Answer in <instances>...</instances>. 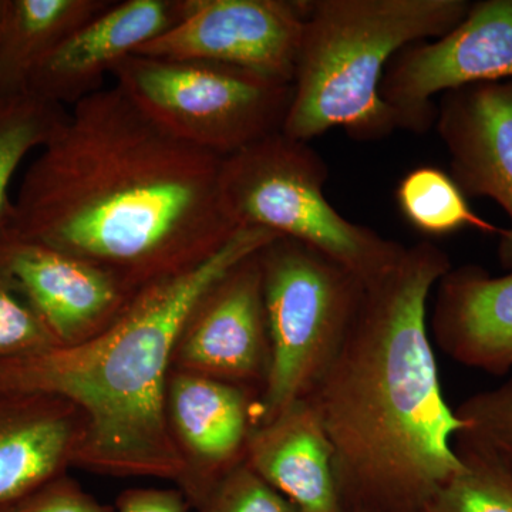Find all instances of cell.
I'll return each mask as SVG.
<instances>
[{"label": "cell", "instance_id": "obj_1", "mask_svg": "<svg viewBox=\"0 0 512 512\" xmlns=\"http://www.w3.org/2000/svg\"><path fill=\"white\" fill-rule=\"evenodd\" d=\"M224 158L175 137L117 86L74 104L23 174L2 237L86 259L140 292L239 231Z\"/></svg>", "mask_w": 512, "mask_h": 512}, {"label": "cell", "instance_id": "obj_17", "mask_svg": "<svg viewBox=\"0 0 512 512\" xmlns=\"http://www.w3.org/2000/svg\"><path fill=\"white\" fill-rule=\"evenodd\" d=\"M83 430L66 400L0 390V503L66 474Z\"/></svg>", "mask_w": 512, "mask_h": 512}, {"label": "cell", "instance_id": "obj_24", "mask_svg": "<svg viewBox=\"0 0 512 512\" xmlns=\"http://www.w3.org/2000/svg\"><path fill=\"white\" fill-rule=\"evenodd\" d=\"M60 346L32 308L0 278V360Z\"/></svg>", "mask_w": 512, "mask_h": 512}, {"label": "cell", "instance_id": "obj_16", "mask_svg": "<svg viewBox=\"0 0 512 512\" xmlns=\"http://www.w3.org/2000/svg\"><path fill=\"white\" fill-rule=\"evenodd\" d=\"M245 463L303 512H345L333 448L309 397L255 427Z\"/></svg>", "mask_w": 512, "mask_h": 512}, {"label": "cell", "instance_id": "obj_9", "mask_svg": "<svg viewBox=\"0 0 512 512\" xmlns=\"http://www.w3.org/2000/svg\"><path fill=\"white\" fill-rule=\"evenodd\" d=\"M309 0H188L183 20L136 55L231 64L292 84Z\"/></svg>", "mask_w": 512, "mask_h": 512}, {"label": "cell", "instance_id": "obj_22", "mask_svg": "<svg viewBox=\"0 0 512 512\" xmlns=\"http://www.w3.org/2000/svg\"><path fill=\"white\" fill-rule=\"evenodd\" d=\"M454 410L464 423L456 439L491 458L512 480V377L473 394Z\"/></svg>", "mask_w": 512, "mask_h": 512}, {"label": "cell", "instance_id": "obj_6", "mask_svg": "<svg viewBox=\"0 0 512 512\" xmlns=\"http://www.w3.org/2000/svg\"><path fill=\"white\" fill-rule=\"evenodd\" d=\"M271 369L258 400V424L312 393L338 355L366 285L345 265L295 239L259 251Z\"/></svg>", "mask_w": 512, "mask_h": 512}, {"label": "cell", "instance_id": "obj_19", "mask_svg": "<svg viewBox=\"0 0 512 512\" xmlns=\"http://www.w3.org/2000/svg\"><path fill=\"white\" fill-rule=\"evenodd\" d=\"M396 201L404 220L427 237H447L466 228L498 237L504 232L477 215L454 178L434 165H419L404 175Z\"/></svg>", "mask_w": 512, "mask_h": 512}, {"label": "cell", "instance_id": "obj_12", "mask_svg": "<svg viewBox=\"0 0 512 512\" xmlns=\"http://www.w3.org/2000/svg\"><path fill=\"white\" fill-rule=\"evenodd\" d=\"M259 393L194 373L171 375L168 423L187 464L181 491L195 508L222 478L245 463L258 426Z\"/></svg>", "mask_w": 512, "mask_h": 512}, {"label": "cell", "instance_id": "obj_14", "mask_svg": "<svg viewBox=\"0 0 512 512\" xmlns=\"http://www.w3.org/2000/svg\"><path fill=\"white\" fill-rule=\"evenodd\" d=\"M188 0H113L63 40L33 74L29 93L64 107L100 92L104 77L183 20Z\"/></svg>", "mask_w": 512, "mask_h": 512}, {"label": "cell", "instance_id": "obj_3", "mask_svg": "<svg viewBox=\"0 0 512 512\" xmlns=\"http://www.w3.org/2000/svg\"><path fill=\"white\" fill-rule=\"evenodd\" d=\"M275 238L241 228L207 261L141 289L94 338L0 360V390L59 397L79 409L84 430L74 466L183 487L187 464L167 414L178 340L205 293Z\"/></svg>", "mask_w": 512, "mask_h": 512}, {"label": "cell", "instance_id": "obj_7", "mask_svg": "<svg viewBox=\"0 0 512 512\" xmlns=\"http://www.w3.org/2000/svg\"><path fill=\"white\" fill-rule=\"evenodd\" d=\"M111 76L165 130L224 160L282 133L293 93L292 84L207 60L133 55Z\"/></svg>", "mask_w": 512, "mask_h": 512}, {"label": "cell", "instance_id": "obj_11", "mask_svg": "<svg viewBox=\"0 0 512 512\" xmlns=\"http://www.w3.org/2000/svg\"><path fill=\"white\" fill-rule=\"evenodd\" d=\"M0 278L28 303L60 346L99 335L138 293L86 259L2 235Z\"/></svg>", "mask_w": 512, "mask_h": 512}, {"label": "cell", "instance_id": "obj_5", "mask_svg": "<svg viewBox=\"0 0 512 512\" xmlns=\"http://www.w3.org/2000/svg\"><path fill=\"white\" fill-rule=\"evenodd\" d=\"M328 178V164L311 144L276 133L225 158L221 187L238 228L266 229L319 249L369 284L406 247L343 217L326 198Z\"/></svg>", "mask_w": 512, "mask_h": 512}, {"label": "cell", "instance_id": "obj_10", "mask_svg": "<svg viewBox=\"0 0 512 512\" xmlns=\"http://www.w3.org/2000/svg\"><path fill=\"white\" fill-rule=\"evenodd\" d=\"M259 251L222 276L195 306L175 349L174 370L261 396L271 369V340Z\"/></svg>", "mask_w": 512, "mask_h": 512}, {"label": "cell", "instance_id": "obj_13", "mask_svg": "<svg viewBox=\"0 0 512 512\" xmlns=\"http://www.w3.org/2000/svg\"><path fill=\"white\" fill-rule=\"evenodd\" d=\"M437 131L450 156V175L470 197H487L507 214L498 261L512 271V80L441 94Z\"/></svg>", "mask_w": 512, "mask_h": 512}, {"label": "cell", "instance_id": "obj_2", "mask_svg": "<svg viewBox=\"0 0 512 512\" xmlns=\"http://www.w3.org/2000/svg\"><path fill=\"white\" fill-rule=\"evenodd\" d=\"M450 256L430 241L366 284L338 355L313 387L345 512H424L464 468L463 420L446 402L429 301Z\"/></svg>", "mask_w": 512, "mask_h": 512}, {"label": "cell", "instance_id": "obj_25", "mask_svg": "<svg viewBox=\"0 0 512 512\" xmlns=\"http://www.w3.org/2000/svg\"><path fill=\"white\" fill-rule=\"evenodd\" d=\"M0 512H116L66 474L0 503Z\"/></svg>", "mask_w": 512, "mask_h": 512}, {"label": "cell", "instance_id": "obj_20", "mask_svg": "<svg viewBox=\"0 0 512 512\" xmlns=\"http://www.w3.org/2000/svg\"><path fill=\"white\" fill-rule=\"evenodd\" d=\"M67 110L37 97L0 99V227L10 205L9 190L26 157L45 146L66 119Z\"/></svg>", "mask_w": 512, "mask_h": 512}, {"label": "cell", "instance_id": "obj_26", "mask_svg": "<svg viewBox=\"0 0 512 512\" xmlns=\"http://www.w3.org/2000/svg\"><path fill=\"white\" fill-rule=\"evenodd\" d=\"M187 498L181 490L131 488L117 498L116 512H188Z\"/></svg>", "mask_w": 512, "mask_h": 512}, {"label": "cell", "instance_id": "obj_8", "mask_svg": "<svg viewBox=\"0 0 512 512\" xmlns=\"http://www.w3.org/2000/svg\"><path fill=\"white\" fill-rule=\"evenodd\" d=\"M503 80H512V0H481L446 35L397 52L384 70L380 97L397 128L426 134L436 126L437 96Z\"/></svg>", "mask_w": 512, "mask_h": 512}, {"label": "cell", "instance_id": "obj_18", "mask_svg": "<svg viewBox=\"0 0 512 512\" xmlns=\"http://www.w3.org/2000/svg\"><path fill=\"white\" fill-rule=\"evenodd\" d=\"M113 0H0V99L29 96L40 64Z\"/></svg>", "mask_w": 512, "mask_h": 512}, {"label": "cell", "instance_id": "obj_23", "mask_svg": "<svg viewBox=\"0 0 512 512\" xmlns=\"http://www.w3.org/2000/svg\"><path fill=\"white\" fill-rule=\"evenodd\" d=\"M198 512H303L242 463L215 485Z\"/></svg>", "mask_w": 512, "mask_h": 512}, {"label": "cell", "instance_id": "obj_4", "mask_svg": "<svg viewBox=\"0 0 512 512\" xmlns=\"http://www.w3.org/2000/svg\"><path fill=\"white\" fill-rule=\"evenodd\" d=\"M468 0H309L285 136L309 141L343 128L363 143L397 130L380 97L384 70L403 47L439 39Z\"/></svg>", "mask_w": 512, "mask_h": 512}, {"label": "cell", "instance_id": "obj_21", "mask_svg": "<svg viewBox=\"0 0 512 512\" xmlns=\"http://www.w3.org/2000/svg\"><path fill=\"white\" fill-rule=\"evenodd\" d=\"M464 468L430 501L424 512H512V480L477 448L454 440Z\"/></svg>", "mask_w": 512, "mask_h": 512}, {"label": "cell", "instance_id": "obj_15", "mask_svg": "<svg viewBox=\"0 0 512 512\" xmlns=\"http://www.w3.org/2000/svg\"><path fill=\"white\" fill-rule=\"evenodd\" d=\"M431 340L451 360L493 376L512 370V271L451 266L434 289Z\"/></svg>", "mask_w": 512, "mask_h": 512}]
</instances>
